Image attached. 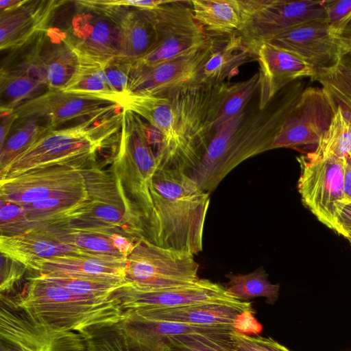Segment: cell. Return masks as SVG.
Instances as JSON below:
<instances>
[{
	"label": "cell",
	"instance_id": "cell-1",
	"mask_svg": "<svg viewBox=\"0 0 351 351\" xmlns=\"http://www.w3.org/2000/svg\"><path fill=\"white\" fill-rule=\"evenodd\" d=\"M152 213L145 238L166 249L191 253L202 250L210 193L187 173L158 169L150 186Z\"/></svg>",
	"mask_w": 351,
	"mask_h": 351
},
{
	"label": "cell",
	"instance_id": "cell-2",
	"mask_svg": "<svg viewBox=\"0 0 351 351\" xmlns=\"http://www.w3.org/2000/svg\"><path fill=\"white\" fill-rule=\"evenodd\" d=\"M289 87L263 109L246 108L217 130L198 168L190 176L210 193L244 160L271 150L285 114Z\"/></svg>",
	"mask_w": 351,
	"mask_h": 351
},
{
	"label": "cell",
	"instance_id": "cell-3",
	"mask_svg": "<svg viewBox=\"0 0 351 351\" xmlns=\"http://www.w3.org/2000/svg\"><path fill=\"white\" fill-rule=\"evenodd\" d=\"M11 300L32 322L56 332L89 337L126 317L114 294L109 298L76 294L38 275L28 278L24 292Z\"/></svg>",
	"mask_w": 351,
	"mask_h": 351
},
{
	"label": "cell",
	"instance_id": "cell-4",
	"mask_svg": "<svg viewBox=\"0 0 351 351\" xmlns=\"http://www.w3.org/2000/svg\"><path fill=\"white\" fill-rule=\"evenodd\" d=\"M224 83L194 82L167 92L173 109V137L158 169H178L190 175L198 168L215 132Z\"/></svg>",
	"mask_w": 351,
	"mask_h": 351
},
{
	"label": "cell",
	"instance_id": "cell-5",
	"mask_svg": "<svg viewBox=\"0 0 351 351\" xmlns=\"http://www.w3.org/2000/svg\"><path fill=\"white\" fill-rule=\"evenodd\" d=\"M77 165L85 179L90 208L69 223L76 228L119 233L136 241L145 238L143 217L112 168L103 169L95 162V156L78 161Z\"/></svg>",
	"mask_w": 351,
	"mask_h": 351
},
{
	"label": "cell",
	"instance_id": "cell-6",
	"mask_svg": "<svg viewBox=\"0 0 351 351\" xmlns=\"http://www.w3.org/2000/svg\"><path fill=\"white\" fill-rule=\"evenodd\" d=\"M158 167L148 128L139 116L123 107L119 142L112 168L141 213L145 229L153 209L150 186Z\"/></svg>",
	"mask_w": 351,
	"mask_h": 351
},
{
	"label": "cell",
	"instance_id": "cell-7",
	"mask_svg": "<svg viewBox=\"0 0 351 351\" xmlns=\"http://www.w3.org/2000/svg\"><path fill=\"white\" fill-rule=\"evenodd\" d=\"M297 160L300 169L298 190L303 204L322 223L341 236L339 217L350 203L344 192L347 160L324 157L313 152Z\"/></svg>",
	"mask_w": 351,
	"mask_h": 351
},
{
	"label": "cell",
	"instance_id": "cell-8",
	"mask_svg": "<svg viewBox=\"0 0 351 351\" xmlns=\"http://www.w3.org/2000/svg\"><path fill=\"white\" fill-rule=\"evenodd\" d=\"M195 255L163 248L140 239L127 256L125 280L135 287L159 289L197 281L199 264Z\"/></svg>",
	"mask_w": 351,
	"mask_h": 351
},
{
	"label": "cell",
	"instance_id": "cell-9",
	"mask_svg": "<svg viewBox=\"0 0 351 351\" xmlns=\"http://www.w3.org/2000/svg\"><path fill=\"white\" fill-rule=\"evenodd\" d=\"M240 2L243 21L237 34L253 54L260 44L289 29L310 21H326L324 1L240 0Z\"/></svg>",
	"mask_w": 351,
	"mask_h": 351
},
{
	"label": "cell",
	"instance_id": "cell-10",
	"mask_svg": "<svg viewBox=\"0 0 351 351\" xmlns=\"http://www.w3.org/2000/svg\"><path fill=\"white\" fill-rule=\"evenodd\" d=\"M337 107L322 88L308 87L301 84L290 86V93L281 127L271 149H300L317 145L328 128Z\"/></svg>",
	"mask_w": 351,
	"mask_h": 351
},
{
	"label": "cell",
	"instance_id": "cell-11",
	"mask_svg": "<svg viewBox=\"0 0 351 351\" xmlns=\"http://www.w3.org/2000/svg\"><path fill=\"white\" fill-rule=\"evenodd\" d=\"M99 145L86 121L80 125L52 130L0 170V181L46 166L74 163L95 156Z\"/></svg>",
	"mask_w": 351,
	"mask_h": 351
},
{
	"label": "cell",
	"instance_id": "cell-12",
	"mask_svg": "<svg viewBox=\"0 0 351 351\" xmlns=\"http://www.w3.org/2000/svg\"><path fill=\"white\" fill-rule=\"evenodd\" d=\"M149 12L156 29V43L147 55L132 63L158 64L202 45L210 37L195 19L190 1L167 0Z\"/></svg>",
	"mask_w": 351,
	"mask_h": 351
},
{
	"label": "cell",
	"instance_id": "cell-13",
	"mask_svg": "<svg viewBox=\"0 0 351 351\" xmlns=\"http://www.w3.org/2000/svg\"><path fill=\"white\" fill-rule=\"evenodd\" d=\"M77 162L36 168L0 181L1 199L25 206L54 197L89 199Z\"/></svg>",
	"mask_w": 351,
	"mask_h": 351
},
{
	"label": "cell",
	"instance_id": "cell-14",
	"mask_svg": "<svg viewBox=\"0 0 351 351\" xmlns=\"http://www.w3.org/2000/svg\"><path fill=\"white\" fill-rule=\"evenodd\" d=\"M121 101L99 95L62 90H47L14 109L18 119L35 118L53 130L75 120L86 121L123 108Z\"/></svg>",
	"mask_w": 351,
	"mask_h": 351
},
{
	"label": "cell",
	"instance_id": "cell-15",
	"mask_svg": "<svg viewBox=\"0 0 351 351\" xmlns=\"http://www.w3.org/2000/svg\"><path fill=\"white\" fill-rule=\"evenodd\" d=\"M219 43L210 36L202 45L158 64L144 66L132 63L128 95H159L195 82Z\"/></svg>",
	"mask_w": 351,
	"mask_h": 351
},
{
	"label": "cell",
	"instance_id": "cell-16",
	"mask_svg": "<svg viewBox=\"0 0 351 351\" xmlns=\"http://www.w3.org/2000/svg\"><path fill=\"white\" fill-rule=\"evenodd\" d=\"M267 43L292 52L316 71L330 68L350 53V41L337 34L326 21L300 24L271 38Z\"/></svg>",
	"mask_w": 351,
	"mask_h": 351
},
{
	"label": "cell",
	"instance_id": "cell-17",
	"mask_svg": "<svg viewBox=\"0 0 351 351\" xmlns=\"http://www.w3.org/2000/svg\"><path fill=\"white\" fill-rule=\"evenodd\" d=\"M114 294L121 300L125 311L241 301L232 296L225 287L204 278L191 285L159 289H140L130 283Z\"/></svg>",
	"mask_w": 351,
	"mask_h": 351
},
{
	"label": "cell",
	"instance_id": "cell-18",
	"mask_svg": "<svg viewBox=\"0 0 351 351\" xmlns=\"http://www.w3.org/2000/svg\"><path fill=\"white\" fill-rule=\"evenodd\" d=\"M1 303V339L8 346L21 351H64L86 346L88 337L52 332L36 324L2 293Z\"/></svg>",
	"mask_w": 351,
	"mask_h": 351
},
{
	"label": "cell",
	"instance_id": "cell-19",
	"mask_svg": "<svg viewBox=\"0 0 351 351\" xmlns=\"http://www.w3.org/2000/svg\"><path fill=\"white\" fill-rule=\"evenodd\" d=\"M78 5L106 15L117 28L119 56L134 62L154 47L156 32L149 10L112 6L99 1H77Z\"/></svg>",
	"mask_w": 351,
	"mask_h": 351
},
{
	"label": "cell",
	"instance_id": "cell-20",
	"mask_svg": "<svg viewBox=\"0 0 351 351\" xmlns=\"http://www.w3.org/2000/svg\"><path fill=\"white\" fill-rule=\"evenodd\" d=\"M66 223L40 226L18 235H1V254L23 264L27 269L37 261L56 256L90 255L69 243Z\"/></svg>",
	"mask_w": 351,
	"mask_h": 351
},
{
	"label": "cell",
	"instance_id": "cell-21",
	"mask_svg": "<svg viewBox=\"0 0 351 351\" xmlns=\"http://www.w3.org/2000/svg\"><path fill=\"white\" fill-rule=\"evenodd\" d=\"M254 54L259 66L258 106L264 108L287 84L299 77H312L314 69L298 55L267 42Z\"/></svg>",
	"mask_w": 351,
	"mask_h": 351
},
{
	"label": "cell",
	"instance_id": "cell-22",
	"mask_svg": "<svg viewBox=\"0 0 351 351\" xmlns=\"http://www.w3.org/2000/svg\"><path fill=\"white\" fill-rule=\"evenodd\" d=\"M127 258L63 254L37 261L29 270L38 275L125 283Z\"/></svg>",
	"mask_w": 351,
	"mask_h": 351
},
{
	"label": "cell",
	"instance_id": "cell-23",
	"mask_svg": "<svg viewBox=\"0 0 351 351\" xmlns=\"http://www.w3.org/2000/svg\"><path fill=\"white\" fill-rule=\"evenodd\" d=\"M64 3L57 0H23L17 7L0 12V49H17L48 29L56 10Z\"/></svg>",
	"mask_w": 351,
	"mask_h": 351
},
{
	"label": "cell",
	"instance_id": "cell-24",
	"mask_svg": "<svg viewBox=\"0 0 351 351\" xmlns=\"http://www.w3.org/2000/svg\"><path fill=\"white\" fill-rule=\"evenodd\" d=\"M245 310H253L250 302H206L178 307L125 312L134 313L147 319L159 321L197 326H232L235 317Z\"/></svg>",
	"mask_w": 351,
	"mask_h": 351
},
{
	"label": "cell",
	"instance_id": "cell-25",
	"mask_svg": "<svg viewBox=\"0 0 351 351\" xmlns=\"http://www.w3.org/2000/svg\"><path fill=\"white\" fill-rule=\"evenodd\" d=\"M45 34L39 57L48 90H63L80 65V57L67 38L66 33Z\"/></svg>",
	"mask_w": 351,
	"mask_h": 351
},
{
	"label": "cell",
	"instance_id": "cell-26",
	"mask_svg": "<svg viewBox=\"0 0 351 351\" xmlns=\"http://www.w3.org/2000/svg\"><path fill=\"white\" fill-rule=\"evenodd\" d=\"M88 10L93 11L95 16H91L88 23L82 22V27H82V33L75 32L73 35L66 33L70 43L80 56L100 60H109L118 56L115 24L104 14Z\"/></svg>",
	"mask_w": 351,
	"mask_h": 351
},
{
	"label": "cell",
	"instance_id": "cell-27",
	"mask_svg": "<svg viewBox=\"0 0 351 351\" xmlns=\"http://www.w3.org/2000/svg\"><path fill=\"white\" fill-rule=\"evenodd\" d=\"M253 58L254 55L241 37L237 34L230 35L224 43H219L200 69L195 82L204 85L224 83Z\"/></svg>",
	"mask_w": 351,
	"mask_h": 351
},
{
	"label": "cell",
	"instance_id": "cell-28",
	"mask_svg": "<svg viewBox=\"0 0 351 351\" xmlns=\"http://www.w3.org/2000/svg\"><path fill=\"white\" fill-rule=\"evenodd\" d=\"M123 107L145 119L163 136L157 156L160 166L173 137L174 115L169 95L167 93L159 95L131 94L125 97Z\"/></svg>",
	"mask_w": 351,
	"mask_h": 351
},
{
	"label": "cell",
	"instance_id": "cell-29",
	"mask_svg": "<svg viewBox=\"0 0 351 351\" xmlns=\"http://www.w3.org/2000/svg\"><path fill=\"white\" fill-rule=\"evenodd\" d=\"M190 3L195 19L204 29L230 36L241 27L240 0H191Z\"/></svg>",
	"mask_w": 351,
	"mask_h": 351
},
{
	"label": "cell",
	"instance_id": "cell-30",
	"mask_svg": "<svg viewBox=\"0 0 351 351\" xmlns=\"http://www.w3.org/2000/svg\"><path fill=\"white\" fill-rule=\"evenodd\" d=\"M22 206L36 228L73 221L89 210L90 201L77 197H54Z\"/></svg>",
	"mask_w": 351,
	"mask_h": 351
},
{
	"label": "cell",
	"instance_id": "cell-31",
	"mask_svg": "<svg viewBox=\"0 0 351 351\" xmlns=\"http://www.w3.org/2000/svg\"><path fill=\"white\" fill-rule=\"evenodd\" d=\"M46 84L20 68L1 69V107L14 109L40 94ZM48 89V88H47Z\"/></svg>",
	"mask_w": 351,
	"mask_h": 351
},
{
	"label": "cell",
	"instance_id": "cell-32",
	"mask_svg": "<svg viewBox=\"0 0 351 351\" xmlns=\"http://www.w3.org/2000/svg\"><path fill=\"white\" fill-rule=\"evenodd\" d=\"M79 57V67L63 90L99 95L123 104L124 100L112 89L108 83L105 71L108 60L80 55Z\"/></svg>",
	"mask_w": 351,
	"mask_h": 351
},
{
	"label": "cell",
	"instance_id": "cell-33",
	"mask_svg": "<svg viewBox=\"0 0 351 351\" xmlns=\"http://www.w3.org/2000/svg\"><path fill=\"white\" fill-rule=\"evenodd\" d=\"M226 277L228 279L225 287L227 291L239 300L265 298L267 303L274 304L278 298L280 285L272 284L268 280V274L262 266L251 273H229Z\"/></svg>",
	"mask_w": 351,
	"mask_h": 351
},
{
	"label": "cell",
	"instance_id": "cell-34",
	"mask_svg": "<svg viewBox=\"0 0 351 351\" xmlns=\"http://www.w3.org/2000/svg\"><path fill=\"white\" fill-rule=\"evenodd\" d=\"M311 78L322 85L336 107L351 118V54L330 68L316 71Z\"/></svg>",
	"mask_w": 351,
	"mask_h": 351
},
{
	"label": "cell",
	"instance_id": "cell-35",
	"mask_svg": "<svg viewBox=\"0 0 351 351\" xmlns=\"http://www.w3.org/2000/svg\"><path fill=\"white\" fill-rule=\"evenodd\" d=\"M53 129L35 118L18 119L0 146V170Z\"/></svg>",
	"mask_w": 351,
	"mask_h": 351
},
{
	"label": "cell",
	"instance_id": "cell-36",
	"mask_svg": "<svg viewBox=\"0 0 351 351\" xmlns=\"http://www.w3.org/2000/svg\"><path fill=\"white\" fill-rule=\"evenodd\" d=\"M258 80L259 73L257 72L245 80L223 84L215 123V132L246 108L258 90Z\"/></svg>",
	"mask_w": 351,
	"mask_h": 351
},
{
	"label": "cell",
	"instance_id": "cell-37",
	"mask_svg": "<svg viewBox=\"0 0 351 351\" xmlns=\"http://www.w3.org/2000/svg\"><path fill=\"white\" fill-rule=\"evenodd\" d=\"M314 153L347 160L351 152V118L337 107L330 123L322 136Z\"/></svg>",
	"mask_w": 351,
	"mask_h": 351
},
{
	"label": "cell",
	"instance_id": "cell-38",
	"mask_svg": "<svg viewBox=\"0 0 351 351\" xmlns=\"http://www.w3.org/2000/svg\"><path fill=\"white\" fill-rule=\"evenodd\" d=\"M71 245L90 255L125 257L116 247L113 234L116 232L90 228H76L66 223Z\"/></svg>",
	"mask_w": 351,
	"mask_h": 351
},
{
	"label": "cell",
	"instance_id": "cell-39",
	"mask_svg": "<svg viewBox=\"0 0 351 351\" xmlns=\"http://www.w3.org/2000/svg\"><path fill=\"white\" fill-rule=\"evenodd\" d=\"M86 342L90 351H171L164 340L143 339L129 345L114 327L91 335Z\"/></svg>",
	"mask_w": 351,
	"mask_h": 351
},
{
	"label": "cell",
	"instance_id": "cell-40",
	"mask_svg": "<svg viewBox=\"0 0 351 351\" xmlns=\"http://www.w3.org/2000/svg\"><path fill=\"white\" fill-rule=\"evenodd\" d=\"M232 334H187L169 336L162 340L171 351H236Z\"/></svg>",
	"mask_w": 351,
	"mask_h": 351
},
{
	"label": "cell",
	"instance_id": "cell-41",
	"mask_svg": "<svg viewBox=\"0 0 351 351\" xmlns=\"http://www.w3.org/2000/svg\"><path fill=\"white\" fill-rule=\"evenodd\" d=\"M38 276L64 287L72 293L98 298L111 297L118 289L130 283L128 282L119 283L65 276Z\"/></svg>",
	"mask_w": 351,
	"mask_h": 351
},
{
	"label": "cell",
	"instance_id": "cell-42",
	"mask_svg": "<svg viewBox=\"0 0 351 351\" xmlns=\"http://www.w3.org/2000/svg\"><path fill=\"white\" fill-rule=\"evenodd\" d=\"M22 206L1 199V235L14 236L35 228Z\"/></svg>",
	"mask_w": 351,
	"mask_h": 351
},
{
	"label": "cell",
	"instance_id": "cell-43",
	"mask_svg": "<svg viewBox=\"0 0 351 351\" xmlns=\"http://www.w3.org/2000/svg\"><path fill=\"white\" fill-rule=\"evenodd\" d=\"M131 63L119 56L109 60L105 66L108 83L112 89L123 100L128 94Z\"/></svg>",
	"mask_w": 351,
	"mask_h": 351
},
{
	"label": "cell",
	"instance_id": "cell-44",
	"mask_svg": "<svg viewBox=\"0 0 351 351\" xmlns=\"http://www.w3.org/2000/svg\"><path fill=\"white\" fill-rule=\"evenodd\" d=\"M326 21L338 34L344 35L351 23V0L324 1Z\"/></svg>",
	"mask_w": 351,
	"mask_h": 351
},
{
	"label": "cell",
	"instance_id": "cell-45",
	"mask_svg": "<svg viewBox=\"0 0 351 351\" xmlns=\"http://www.w3.org/2000/svg\"><path fill=\"white\" fill-rule=\"evenodd\" d=\"M232 337L236 351H280V343L270 337H250L234 330Z\"/></svg>",
	"mask_w": 351,
	"mask_h": 351
},
{
	"label": "cell",
	"instance_id": "cell-46",
	"mask_svg": "<svg viewBox=\"0 0 351 351\" xmlns=\"http://www.w3.org/2000/svg\"><path fill=\"white\" fill-rule=\"evenodd\" d=\"M26 267L2 254H1L0 290L1 293L11 290L23 278Z\"/></svg>",
	"mask_w": 351,
	"mask_h": 351
},
{
	"label": "cell",
	"instance_id": "cell-47",
	"mask_svg": "<svg viewBox=\"0 0 351 351\" xmlns=\"http://www.w3.org/2000/svg\"><path fill=\"white\" fill-rule=\"evenodd\" d=\"M254 313V310H245L240 313L232 324V329L246 335L261 333L263 331V326L255 318Z\"/></svg>",
	"mask_w": 351,
	"mask_h": 351
},
{
	"label": "cell",
	"instance_id": "cell-48",
	"mask_svg": "<svg viewBox=\"0 0 351 351\" xmlns=\"http://www.w3.org/2000/svg\"><path fill=\"white\" fill-rule=\"evenodd\" d=\"M108 5L138 8L141 10H154L165 3L167 0H101Z\"/></svg>",
	"mask_w": 351,
	"mask_h": 351
},
{
	"label": "cell",
	"instance_id": "cell-49",
	"mask_svg": "<svg viewBox=\"0 0 351 351\" xmlns=\"http://www.w3.org/2000/svg\"><path fill=\"white\" fill-rule=\"evenodd\" d=\"M1 110V129H0V146L5 142L11 129L18 119L14 112V109L0 107Z\"/></svg>",
	"mask_w": 351,
	"mask_h": 351
},
{
	"label": "cell",
	"instance_id": "cell-50",
	"mask_svg": "<svg viewBox=\"0 0 351 351\" xmlns=\"http://www.w3.org/2000/svg\"><path fill=\"white\" fill-rule=\"evenodd\" d=\"M339 223L341 230V236L348 240L351 239V203L343 208L339 217Z\"/></svg>",
	"mask_w": 351,
	"mask_h": 351
},
{
	"label": "cell",
	"instance_id": "cell-51",
	"mask_svg": "<svg viewBox=\"0 0 351 351\" xmlns=\"http://www.w3.org/2000/svg\"><path fill=\"white\" fill-rule=\"evenodd\" d=\"M344 192L351 203V159L348 158L345 165Z\"/></svg>",
	"mask_w": 351,
	"mask_h": 351
},
{
	"label": "cell",
	"instance_id": "cell-52",
	"mask_svg": "<svg viewBox=\"0 0 351 351\" xmlns=\"http://www.w3.org/2000/svg\"><path fill=\"white\" fill-rule=\"evenodd\" d=\"M23 0H0V12L10 10L23 3Z\"/></svg>",
	"mask_w": 351,
	"mask_h": 351
},
{
	"label": "cell",
	"instance_id": "cell-53",
	"mask_svg": "<svg viewBox=\"0 0 351 351\" xmlns=\"http://www.w3.org/2000/svg\"><path fill=\"white\" fill-rule=\"evenodd\" d=\"M1 351H21L17 348L11 347V346H5L3 343H1Z\"/></svg>",
	"mask_w": 351,
	"mask_h": 351
},
{
	"label": "cell",
	"instance_id": "cell-54",
	"mask_svg": "<svg viewBox=\"0 0 351 351\" xmlns=\"http://www.w3.org/2000/svg\"><path fill=\"white\" fill-rule=\"evenodd\" d=\"M64 351H90V350L88 349L87 346L86 344V346L84 348H82L80 349L73 350H64Z\"/></svg>",
	"mask_w": 351,
	"mask_h": 351
},
{
	"label": "cell",
	"instance_id": "cell-55",
	"mask_svg": "<svg viewBox=\"0 0 351 351\" xmlns=\"http://www.w3.org/2000/svg\"><path fill=\"white\" fill-rule=\"evenodd\" d=\"M279 348L280 351H291L284 346L281 345L280 343L279 345Z\"/></svg>",
	"mask_w": 351,
	"mask_h": 351
},
{
	"label": "cell",
	"instance_id": "cell-56",
	"mask_svg": "<svg viewBox=\"0 0 351 351\" xmlns=\"http://www.w3.org/2000/svg\"><path fill=\"white\" fill-rule=\"evenodd\" d=\"M346 36V35H345ZM347 37H348V38L350 39V54H351V36H346Z\"/></svg>",
	"mask_w": 351,
	"mask_h": 351
},
{
	"label": "cell",
	"instance_id": "cell-57",
	"mask_svg": "<svg viewBox=\"0 0 351 351\" xmlns=\"http://www.w3.org/2000/svg\"><path fill=\"white\" fill-rule=\"evenodd\" d=\"M348 158L351 159V152H350V155Z\"/></svg>",
	"mask_w": 351,
	"mask_h": 351
},
{
	"label": "cell",
	"instance_id": "cell-58",
	"mask_svg": "<svg viewBox=\"0 0 351 351\" xmlns=\"http://www.w3.org/2000/svg\"><path fill=\"white\" fill-rule=\"evenodd\" d=\"M349 241H350V243H351V239H350Z\"/></svg>",
	"mask_w": 351,
	"mask_h": 351
}]
</instances>
